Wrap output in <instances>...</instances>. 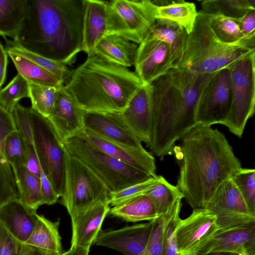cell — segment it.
I'll list each match as a JSON object with an SVG mask.
<instances>
[{
	"label": "cell",
	"instance_id": "obj_1",
	"mask_svg": "<svg viewBox=\"0 0 255 255\" xmlns=\"http://www.w3.org/2000/svg\"><path fill=\"white\" fill-rule=\"evenodd\" d=\"M177 186L193 209L205 208L217 188L241 163L225 135L196 124L181 138Z\"/></svg>",
	"mask_w": 255,
	"mask_h": 255
},
{
	"label": "cell",
	"instance_id": "obj_2",
	"mask_svg": "<svg viewBox=\"0 0 255 255\" xmlns=\"http://www.w3.org/2000/svg\"><path fill=\"white\" fill-rule=\"evenodd\" d=\"M85 0H29L28 11L12 41L66 65L83 50Z\"/></svg>",
	"mask_w": 255,
	"mask_h": 255
},
{
	"label": "cell",
	"instance_id": "obj_3",
	"mask_svg": "<svg viewBox=\"0 0 255 255\" xmlns=\"http://www.w3.org/2000/svg\"><path fill=\"white\" fill-rule=\"evenodd\" d=\"M214 73L172 68L151 84L153 116L149 147L156 156L172 154L176 141L196 124L199 97Z\"/></svg>",
	"mask_w": 255,
	"mask_h": 255
},
{
	"label": "cell",
	"instance_id": "obj_4",
	"mask_svg": "<svg viewBox=\"0 0 255 255\" xmlns=\"http://www.w3.org/2000/svg\"><path fill=\"white\" fill-rule=\"evenodd\" d=\"M142 85L135 72L92 54L72 72L63 88L85 111L121 113Z\"/></svg>",
	"mask_w": 255,
	"mask_h": 255
},
{
	"label": "cell",
	"instance_id": "obj_5",
	"mask_svg": "<svg viewBox=\"0 0 255 255\" xmlns=\"http://www.w3.org/2000/svg\"><path fill=\"white\" fill-rule=\"evenodd\" d=\"M254 50L255 49L220 42L199 11L183 58L176 68L201 74L214 73Z\"/></svg>",
	"mask_w": 255,
	"mask_h": 255
},
{
	"label": "cell",
	"instance_id": "obj_6",
	"mask_svg": "<svg viewBox=\"0 0 255 255\" xmlns=\"http://www.w3.org/2000/svg\"><path fill=\"white\" fill-rule=\"evenodd\" d=\"M63 144L69 154L79 159L102 181L110 193L151 177L104 152L80 133L67 138Z\"/></svg>",
	"mask_w": 255,
	"mask_h": 255
},
{
	"label": "cell",
	"instance_id": "obj_7",
	"mask_svg": "<svg viewBox=\"0 0 255 255\" xmlns=\"http://www.w3.org/2000/svg\"><path fill=\"white\" fill-rule=\"evenodd\" d=\"M255 50L231 64L232 103L230 111L221 124L241 138L246 124L255 113Z\"/></svg>",
	"mask_w": 255,
	"mask_h": 255
},
{
	"label": "cell",
	"instance_id": "obj_8",
	"mask_svg": "<svg viewBox=\"0 0 255 255\" xmlns=\"http://www.w3.org/2000/svg\"><path fill=\"white\" fill-rule=\"evenodd\" d=\"M109 194L107 187L96 175L67 152L60 203L66 207L71 217L98 201H108Z\"/></svg>",
	"mask_w": 255,
	"mask_h": 255
},
{
	"label": "cell",
	"instance_id": "obj_9",
	"mask_svg": "<svg viewBox=\"0 0 255 255\" xmlns=\"http://www.w3.org/2000/svg\"><path fill=\"white\" fill-rule=\"evenodd\" d=\"M157 9L149 0L107 1V35H118L139 44L155 20Z\"/></svg>",
	"mask_w": 255,
	"mask_h": 255
},
{
	"label": "cell",
	"instance_id": "obj_10",
	"mask_svg": "<svg viewBox=\"0 0 255 255\" xmlns=\"http://www.w3.org/2000/svg\"><path fill=\"white\" fill-rule=\"evenodd\" d=\"M28 111L40 166L60 197L64 189L67 151L48 119L31 107Z\"/></svg>",
	"mask_w": 255,
	"mask_h": 255
},
{
	"label": "cell",
	"instance_id": "obj_11",
	"mask_svg": "<svg viewBox=\"0 0 255 255\" xmlns=\"http://www.w3.org/2000/svg\"><path fill=\"white\" fill-rule=\"evenodd\" d=\"M232 103V83L226 67L215 73L202 89L195 110L196 124L211 126L221 124Z\"/></svg>",
	"mask_w": 255,
	"mask_h": 255
},
{
	"label": "cell",
	"instance_id": "obj_12",
	"mask_svg": "<svg viewBox=\"0 0 255 255\" xmlns=\"http://www.w3.org/2000/svg\"><path fill=\"white\" fill-rule=\"evenodd\" d=\"M205 208L216 216L219 229L255 222V215L231 177L221 183Z\"/></svg>",
	"mask_w": 255,
	"mask_h": 255
},
{
	"label": "cell",
	"instance_id": "obj_13",
	"mask_svg": "<svg viewBox=\"0 0 255 255\" xmlns=\"http://www.w3.org/2000/svg\"><path fill=\"white\" fill-rule=\"evenodd\" d=\"M218 229L212 212L205 208L193 209L189 217L181 219L176 230L179 255H199Z\"/></svg>",
	"mask_w": 255,
	"mask_h": 255
},
{
	"label": "cell",
	"instance_id": "obj_14",
	"mask_svg": "<svg viewBox=\"0 0 255 255\" xmlns=\"http://www.w3.org/2000/svg\"><path fill=\"white\" fill-rule=\"evenodd\" d=\"M134 66L135 73L143 84H151L174 68L168 46L160 40L149 38H144L139 44Z\"/></svg>",
	"mask_w": 255,
	"mask_h": 255
},
{
	"label": "cell",
	"instance_id": "obj_15",
	"mask_svg": "<svg viewBox=\"0 0 255 255\" xmlns=\"http://www.w3.org/2000/svg\"><path fill=\"white\" fill-rule=\"evenodd\" d=\"M153 224L154 220L118 230H101L94 243L124 255H141L148 243Z\"/></svg>",
	"mask_w": 255,
	"mask_h": 255
},
{
	"label": "cell",
	"instance_id": "obj_16",
	"mask_svg": "<svg viewBox=\"0 0 255 255\" xmlns=\"http://www.w3.org/2000/svg\"><path fill=\"white\" fill-rule=\"evenodd\" d=\"M83 122V129L128 146L143 147L141 141L125 123L121 113L84 111Z\"/></svg>",
	"mask_w": 255,
	"mask_h": 255
},
{
	"label": "cell",
	"instance_id": "obj_17",
	"mask_svg": "<svg viewBox=\"0 0 255 255\" xmlns=\"http://www.w3.org/2000/svg\"><path fill=\"white\" fill-rule=\"evenodd\" d=\"M121 114L134 134L149 147L153 116L151 84H143L134 94Z\"/></svg>",
	"mask_w": 255,
	"mask_h": 255
},
{
	"label": "cell",
	"instance_id": "obj_18",
	"mask_svg": "<svg viewBox=\"0 0 255 255\" xmlns=\"http://www.w3.org/2000/svg\"><path fill=\"white\" fill-rule=\"evenodd\" d=\"M80 133L91 143L117 159L151 177L157 176L155 158L143 147L136 148L128 146L86 129Z\"/></svg>",
	"mask_w": 255,
	"mask_h": 255
},
{
	"label": "cell",
	"instance_id": "obj_19",
	"mask_svg": "<svg viewBox=\"0 0 255 255\" xmlns=\"http://www.w3.org/2000/svg\"><path fill=\"white\" fill-rule=\"evenodd\" d=\"M255 251V222L219 229L200 254L224 252L246 255Z\"/></svg>",
	"mask_w": 255,
	"mask_h": 255
},
{
	"label": "cell",
	"instance_id": "obj_20",
	"mask_svg": "<svg viewBox=\"0 0 255 255\" xmlns=\"http://www.w3.org/2000/svg\"><path fill=\"white\" fill-rule=\"evenodd\" d=\"M110 209L108 201H100L71 217V247L90 250Z\"/></svg>",
	"mask_w": 255,
	"mask_h": 255
},
{
	"label": "cell",
	"instance_id": "obj_21",
	"mask_svg": "<svg viewBox=\"0 0 255 255\" xmlns=\"http://www.w3.org/2000/svg\"><path fill=\"white\" fill-rule=\"evenodd\" d=\"M63 87L59 89L52 111L47 118L62 143L83 130L85 111L76 105Z\"/></svg>",
	"mask_w": 255,
	"mask_h": 255
},
{
	"label": "cell",
	"instance_id": "obj_22",
	"mask_svg": "<svg viewBox=\"0 0 255 255\" xmlns=\"http://www.w3.org/2000/svg\"><path fill=\"white\" fill-rule=\"evenodd\" d=\"M36 210L23 204L19 198L0 208V223L20 243L30 236L37 219Z\"/></svg>",
	"mask_w": 255,
	"mask_h": 255
},
{
	"label": "cell",
	"instance_id": "obj_23",
	"mask_svg": "<svg viewBox=\"0 0 255 255\" xmlns=\"http://www.w3.org/2000/svg\"><path fill=\"white\" fill-rule=\"evenodd\" d=\"M107 1L85 0L82 51L93 54L96 44L107 35Z\"/></svg>",
	"mask_w": 255,
	"mask_h": 255
},
{
	"label": "cell",
	"instance_id": "obj_24",
	"mask_svg": "<svg viewBox=\"0 0 255 255\" xmlns=\"http://www.w3.org/2000/svg\"><path fill=\"white\" fill-rule=\"evenodd\" d=\"M188 36L186 30L176 23L156 18L144 38L156 39L166 44L170 50L174 68H176L183 58Z\"/></svg>",
	"mask_w": 255,
	"mask_h": 255
},
{
	"label": "cell",
	"instance_id": "obj_25",
	"mask_svg": "<svg viewBox=\"0 0 255 255\" xmlns=\"http://www.w3.org/2000/svg\"><path fill=\"white\" fill-rule=\"evenodd\" d=\"M138 45L118 35L109 34L95 45L93 54L111 63L125 68L135 63Z\"/></svg>",
	"mask_w": 255,
	"mask_h": 255
},
{
	"label": "cell",
	"instance_id": "obj_26",
	"mask_svg": "<svg viewBox=\"0 0 255 255\" xmlns=\"http://www.w3.org/2000/svg\"><path fill=\"white\" fill-rule=\"evenodd\" d=\"M213 36L220 42L231 46L255 49V37H246L240 28L238 19L199 11Z\"/></svg>",
	"mask_w": 255,
	"mask_h": 255
},
{
	"label": "cell",
	"instance_id": "obj_27",
	"mask_svg": "<svg viewBox=\"0 0 255 255\" xmlns=\"http://www.w3.org/2000/svg\"><path fill=\"white\" fill-rule=\"evenodd\" d=\"M13 115L24 150L25 166L30 172L39 177L40 165L34 141L28 108L18 104Z\"/></svg>",
	"mask_w": 255,
	"mask_h": 255
},
{
	"label": "cell",
	"instance_id": "obj_28",
	"mask_svg": "<svg viewBox=\"0 0 255 255\" xmlns=\"http://www.w3.org/2000/svg\"><path fill=\"white\" fill-rule=\"evenodd\" d=\"M59 225V221L52 222L38 214L34 229L24 243L49 253L62 254Z\"/></svg>",
	"mask_w": 255,
	"mask_h": 255
},
{
	"label": "cell",
	"instance_id": "obj_29",
	"mask_svg": "<svg viewBox=\"0 0 255 255\" xmlns=\"http://www.w3.org/2000/svg\"><path fill=\"white\" fill-rule=\"evenodd\" d=\"M109 213L113 216L130 222H149L159 217L152 200L145 194L113 206Z\"/></svg>",
	"mask_w": 255,
	"mask_h": 255
},
{
	"label": "cell",
	"instance_id": "obj_30",
	"mask_svg": "<svg viewBox=\"0 0 255 255\" xmlns=\"http://www.w3.org/2000/svg\"><path fill=\"white\" fill-rule=\"evenodd\" d=\"M29 0H0V35L13 40L27 16Z\"/></svg>",
	"mask_w": 255,
	"mask_h": 255
},
{
	"label": "cell",
	"instance_id": "obj_31",
	"mask_svg": "<svg viewBox=\"0 0 255 255\" xmlns=\"http://www.w3.org/2000/svg\"><path fill=\"white\" fill-rule=\"evenodd\" d=\"M18 198L28 207L36 210L43 205L39 177L28 171L24 165L12 167Z\"/></svg>",
	"mask_w": 255,
	"mask_h": 255
},
{
	"label": "cell",
	"instance_id": "obj_32",
	"mask_svg": "<svg viewBox=\"0 0 255 255\" xmlns=\"http://www.w3.org/2000/svg\"><path fill=\"white\" fill-rule=\"evenodd\" d=\"M6 52L12 61L18 74L28 83L57 89L64 85L63 83L55 75L36 63L16 53Z\"/></svg>",
	"mask_w": 255,
	"mask_h": 255
},
{
	"label": "cell",
	"instance_id": "obj_33",
	"mask_svg": "<svg viewBox=\"0 0 255 255\" xmlns=\"http://www.w3.org/2000/svg\"><path fill=\"white\" fill-rule=\"evenodd\" d=\"M144 194L152 200L158 217L166 214L184 195L177 186L168 182L161 175H157L155 184Z\"/></svg>",
	"mask_w": 255,
	"mask_h": 255
},
{
	"label": "cell",
	"instance_id": "obj_34",
	"mask_svg": "<svg viewBox=\"0 0 255 255\" xmlns=\"http://www.w3.org/2000/svg\"><path fill=\"white\" fill-rule=\"evenodd\" d=\"M198 13L194 3L177 0L173 4L157 7L156 19L174 22L183 27L189 34L194 26Z\"/></svg>",
	"mask_w": 255,
	"mask_h": 255
},
{
	"label": "cell",
	"instance_id": "obj_35",
	"mask_svg": "<svg viewBox=\"0 0 255 255\" xmlns=\"http://www.w3.org/2000/svg\"><path fill=\"white\" fill-rule=\"evenodd\" d=\"M201 6L205 13L239 19L249 11L255 10V0H206L201 2Z\"/></svg>",
	"mask_w": 255,
	"mask_h": 255
},
{
	"label": "cell",
	"instance_id": "obj_36",
	"mask_svg": "<svg viewBox=\"0 0 255 255\" xmlns=\"http://www.w3.org/2000/svg\"><path fill=\"white\" fill-rule=\"evenodd\" d=\"M5 39L4 49L6 52H11L28 59L55 75L63 83L70 79L72 72L66 65L27 51L16 45L12 40Z\"/></svg>",
	"mask_w": 255,
	"mask_h": 255
},
{
	"label": "cell",
	"instance_id": "obj_37",
	"mask_svg": "<svg viewBox=\"0 0 255 255\" xmlns=\"http://www.w3.org/2000/svg\"><path fill=\"white\" fill-rule=\"evenodd\" d=\"M28 85L31 108L42 116L48 118L53 109L59 88L31 83H28Z\"/></svg>",
	"mask_w": 255,
	"mask_h": 255
},
{
	"label": "cell",
	"instance_id": "obj_38",
	"mask_svg": "<svg viewBox=\"0 0 255 255\" xmlns=\"http://www.w3.org/2000/svg\"><path fill=\"white\" fill-rule=\"evenodd\" d=\"M24 98H29V85L26 80L19 74L0 90V105L12 113L19 101Z\"/></svg>",
	"mask_w": 255,
	"mask_h": 255
},
{
	"label": "cell",
	"instance_id": "obj_39",
	"mask_svg": "<svg viewBox=\"0 0 255 255\" xmlns=\"http://www.w3.org/2000/svg\"><path fill=\"white\" fill-rule=\"evenodd\" d=\"M181 200H178L168 212L163 232L161 255H179L176 230L181 220Z\"/></svg>",
	"mask_w": 255,
	"mask_h": 255
},
{
	"label": "cell",
	"instance_id": "obj_40",
	"mask_svg": "<svg viewBox=\"0 0 255 255\" xmlns=\"http://www.w3.org/2000/svg\"><path fill=\"white\" fill-rule=\"evenodd\" d=\"M242 195L250 213L255 215V170L241 168L231 177Z\"/></svg>",
	"mask_w": 255,
	"mask_h": 255
},
{
	"label": "cell",
	"instance_id": "obj_41",
	"mask_svg": "<svg viewBox=\"0 0 255 255\" xmlns=\"http://www.w3.org/2000/svg\"><path fill=\"white\" fill-rule=\"evenodd\" d=\"M17 198L18 194L12 167L4 158L0 157V208Z\"/></svg>",
	"mask_w": 255,
	"mask_h": 255
},
{
	"label": "cell",
	"instance_id": "obj_42",
	"mask_svg": "<svg viewBox=\"0 0 255 255\" xmlns=\"http://www.w3.org/2000/svg\"><path fill=\"white\" fill-rule=\"evenodd\" d=\"M3 154L5 159L11 167L25 166L24 150L17 130L6 138L3 146Z\"/></svg>",
	"mask_w": 255,
	"mask_h": 255
},
{
	"label": "cell",
	"instance_id": "obj_43",
	"mask_svg": "<svg viewBox=\"0 0 255 255\" xmlns=\"http://www.w3.org/2000/svg\"><path fill=\"white\" fill-rule=\"evenodd\" d=\"M157 177H150L148 179L128 186L116 192L110 193L108 203L112 206L144 194L157 181Z\"/></svg>",
	"mask_w": 255,
	"mask_h": 255
},
{
	"label": "cell",
	"instance_id": "obj_44",
	"mask_svg": "<svg viewBox=\"0 0 255 255\" xmlns=\"http://www.w3.org/2000/svg\"><path fill=\"white\" fill-rule=\"evenodd\" d=\"M168 213L154 220L152 233L146 249L141 255H161L163 232Z\"/></svg>",
	"mask_w": 255,
	"mask_h": 255
},
{
	"label": "cell",
	"instance_id": "obj_45",
	"mask_svg": "<svg viewBox=\"0 0 255 255\" xmlns=\"http://www.w3.org/2000/svg\"><path fill=\"white\" fill-rule=\"evenodd\" d=\"M17 130V127L13 113L8 112L0 105V157L4 158L3 146L6 138L10 133Z\"/></svg>",
	"mask_w": 255,
	"mask_h": 255
},
{
	"label": "cell",
	"instance_id": "obj_46",
	"mask_svg": "<svg viewBox=\"0 0 255 255\" xmlns=\"http://www.w3.org/2000/svg\"><path fill=\"white\" fill-rule=\"evenodd\" d=\"M21 244L0 223V255H18Z\"/></svg>",
	"mask_w": 255,
	"mask_h": 255
},
{
	"label": "cell",
	"instance_id": "obj_47",
	"mask_svg": "<svg viewBox=\"0 0 255 255\" xmlns=\"http://www.w3.org/2000/svg\"><path fill=\"white\" fill-rule=\"evenodd\" d=\"M40 193L43 204L52 205L60 198L49 179L48 174L40 166Z\"/></svg>",
	"mask_w": 255,
	"mask_h": 255
},
{
	"label": "cell",
	"instance_id": "obj_48",
	"mask_svg": "<svg viewBox=\"0 0 255 255\" xmlns=\"http://www.w3.org/2000/svg\"><path fill=\"white\" fill-rule=\"evenodd\" d=\"M238 22L241 30L245 37H255V10L249 11L243 17L238 19Z\"/></svg>",
	"mask_w": 255,
	"mask_h": 255
},
{
	"label": "cell",
	"instance_id": "obj_49",
	"mask_svg": "<svg viewBox=\"0 0 255 255\" xmlns=\"http://www.w3.org/2000/svg\"><path fill=\"white\" fill-rule=\"evenodd\" d=\"M8 55L3 45L0 43V90L4 82L8 64Z\"/></svg>",
	"mask_w": 255,
	"mask_h": 255
},
{
	"label": "cell",
	"instance_id": "obj_50",
	"mask_svg": "<svg viewBox=\"0 0 255 255\" xmlns=\"http://www.w3.org/2000/svg\"><path fill=\"white\" fill-rule=\"evenodd\" d=\"M45 252L25 243H21L18 255H61Z\"/></svg>",
	"mask_w": 255,
	"mask_h": 255
},
{
	"label": "cell",
	"instance_id": "obj_51",
	"mask_svg": "<svg viewBox=\"0 0 255 255\" xmlns=\"http://www.w3.org/2000/svg\"><path fill=\"white\" fill-rule=\"evenodd\" d=\"M89 250L71 247L68 251L63 253L61 255H89Z\"/></svg>",
	"mask_w": 255,
	"mask_h": 255
},
{
	"label": "cell",
	"instance_id": "obj_52",
	"mask_svg": "<svg viewBox=\"0 0 255 255\" xmlns=\"http://www.w3.org/2000/svg\"><path fill=\"white\" fill-rule=\"evenodd\" d=\"M199 255H230V254L224 252H212L200 254Z\"/></svg>",
	"mask_w": 255,
	"mask_h": 255
},
{
	"label": "cell",
	"instance_id": "obj_53",
	"mask_svg": "<svg viewBox=\"0 0 255 255\" xmlns=\"http://www.w3.org/2000/svg\"><path fill=\"white\" fill-rule=\"evenodd\" d=\"M246 255H255V251H254V252H251Z\"/></svg>",
	"mask_w": 255,
	"mask_h": 255
},
{
	"label": "cell",
	"instance_id": "obj_54",
	"mask_svg": "<svg viewBox=\"0 0 255 255\" xmlns=\"http://www.w3.org/2000/svg\"><path fill=\"white\" fill-rule=\"evenodd\" d=\"M230 255H241L237 254H234V253H231L230 254Z\"/></svg>",
	"mask_w": 255,
	"mask_h": 255
}]
</instances>
